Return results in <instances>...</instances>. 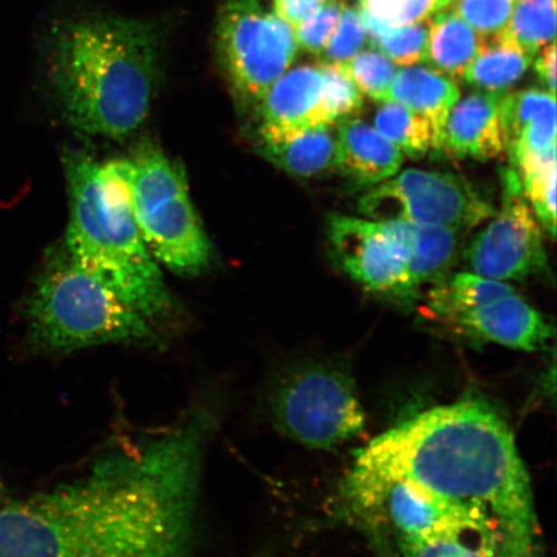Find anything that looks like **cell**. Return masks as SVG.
Instances as JSON below:
<instances>
[{"instance_id": "cell-1", "label": "cell", "mask_w": 557, "mask_h": 557, "mask_svg": "<svg viewBox=\"0 0 557 557\" xmlns=\"http://www.w3.org/2000/svg\"><path fill=\"white\" fill-rule=\"evenodd\" d=\"M221 404L197 396L154 434L102 450L64 483L0 503V557H194Z\"/></svg>"}, {"instance_id": "cell-2", "label": "cell", "mask_w": 557, "mask_h": 557, "mask_svg": "<svg viewBox=\"0 0 557 557\" xmlns=\"http://www.w3.org/2000/svg\"><path fill=\"white\" fill-rule=\"evenodd\" d=\"M346 479H399L517 524L539 528L531 482L505 418L465 398L424 410L375 437Z\"/></svg>"}, {"instance_id": "cell-3", "label": "cell", "mask_w": 557, "mask_h": 557, "mask_svg": "<svg viewBox=\"0 0 557 557\" xmlns=\"http://www.w3.org/2000/svg\"><path fill=\"white\" fill-rule=\"evenodd\" d=\"M158 33L144 21L83 17L53 33L48 75L72 127L127 138L149 115L156 94Z\"/></svg>"}, {"instance_id": "cell-4", "label": "cell", "mask_w": 557, "mask_h": 557, "mask_svg": "<svg viewBox=\"0 0 557 557\" xmlns=\"http://www.w3.org/2000/svg\"><path fill=\"white\" fill-rule=\"evenodd\" d=\"M70 215L64 247L73 262L159 326L173 302L132 213L114 160L64 157Z\"/></svg>"}, {"instance_id": "cell-5", "label": "cell", "mask_w": 557, "mask_h": 557, "mask_svg": "<svg viewBox=\"0 0 557 557\" xmlns=\"http://www.w3.org/2000/svg\"><path fill=\"white\" fill-rule=\"evenodd\" d=\"M26 344L40 355L107 345L158 343L162 326L76 267L65 247L50 250L23 305Z\"/></svg>"}, {"instance_id": "cell-6", "label": "cell", "mask_w": 557, "mask_h": 557, "mask_svg": "<svg viewBox=\"0 0 557 557\" xmlns=\"http://www.w3.org/2000/svg\"><path fill=\"white\" fill-rule=\"evenodd\" d=\"M127 187L132 213L146 247L181 275H197L211 262V244L195 212L185 173L150 141L114 160Z\"/></svg>"}, {"instance_id": "cell-7", "label": "cell", "mask_w": 557, "mask_h": 557, "mask_svg": "<svg viewBox=\"0 0 557 557\" xmlns=\"http://www.w3.org/2000/svg\"><path fill=\"white\" fill-rule=\"evenodd\" d=\"M271 426L313 450H333L366 429L350 369L332 360H304L276 372L264 388Z\"/></svg>"}, {"instance_id": "cell-8", "label": "cell", "mask_w": 557, "mask_h": 557, "mask_svg": "<svg viewBox=\"0 0 557 557\" xmlns=\"http://www.w3.org/2000/svg\"><path fill=\"white\" fill-rule=\"evenodd\" d=\"M218 51L242 101L260 102L297 53L295 30L260 0H226L219 12Z\"/></svg>"}, {"instance_id": "cell-9", "label": "cell", "mask_w": 557, "mask_h": 557, "mask_svg": "<svg viewBox=\"0 0 557 557\" xmlns=\"http://www.w3.org/2000/svg\"><path fill=\"white\" fill-rule=\"evenodd\" d=\"M359 212L374 221L447 227L465 232L496 213L456 174L406 170L372 186L360 198Z\"/></svg>"}, {"instance_id": "cell-10", "label": "cell", "mask_w": 557, "mask_h": 557, "mask_svg": "<svg viewBox=\"0 0 557 557\" xmlns=\"http://www.w3.org/2000/svg\"><path fill=\"white\" fill-rule=\"evenodd\" d=\"M493 218L465 250L472 273L506 283L525 281L545 271L542 227L513 169L503 172V203Z\"/></svg>"}, {"instance_id": "cell-11", "label": "cell", "mask_w": 557, "mask_h": 557, "mask_svg": "<svg viewBox=\"0 0 557 557\" xmlns=\"http://www.w3.org/2000/svg\"><path fill=\"white\" fill-rule=\"evenodd\" d=\"M329 238L341 269L368 290L399 302L417 298L403 249L380 221L332 214Z\"/></svg>"}, {"instance_id": "cell-12", "label": "cell", "mask_w": 557, "mask_h": 557, "mask_svg": "<svg viewBox=\"0 0 557 557\" xmlns=\"http://www.w3.org/2000/svg\"><path fill=\"white\" fill-rule=\"evenodd\" d=\"M259 137L262 143L333 125L324 102L322 65L299 66L285 73L260 101Z\"/></svg>"}, {"instance_id": "cell-13", "label": "cell", "mask_w": 557, "mask_h": 557, "mask_svg": "<svg viewBox=\"0 0 557 557\" xmlns=\"http://www.w3.org/2000/svg\"><path fill=\"white\" fill-rule=\"evenodd\" d=\"M437 322L459 336L529 352L542 350L554 336L546 318L515 294Z\"/></svg>"}, {"instance_id": "cell-14", "label": "cell", "mask_w": 557, "mask_h": 557, "mask_svg": "<svg viewBox=\"0 0 557 557\" xmlns=\"http://www.w3.org/2000/svg\"><path fill=\"white\" fill-rule=\"evenodd\" d=\"M556 99L546 89L505 95L500 127L505 151L517 172L556 158Z\"/></svg>"}, {"instance_id": "cell-15", "label": "cell", "mask_w": 557, "mask_h": 557, "mask_svg": "<svg viewBox=\"0 0 557 557\" xmlns=\"http://www.w3.org/2000/svg\"><path fill=\"white\" fill-rule=\"evenodd\" d=\"M506 92H478L457 102L445 124L442 149L459 159L486 160L504 154L500 103Z\"/></svg>"}, {"instance_id": "cell-16", "label": "cell", "mask_w": 557, "mask_h": 557, "mask_svg": "<svg viewBox=\"0 0 557 557\" xmlns=\"http://www.w3.org/2000/svg\"><path fill=\"white\" fill-rule=\"evenodd\" d=\"M336 170L355 184L374 186L400 171L403 152L374 125L345 117L336 132Z\"/></svg>"}, {"instance_id": "cell-17", "label": "cell", "mask_w": 557, "mask_h": 557, "mask_svg": "<svg viewBox=\"0 0 557 557\" xmlns=\"http://www.w3.org/2000/svg\"><path fill=\"white\" fill-rule=\"evenodd\" d=\"M403 249L408 273L418 289L447 275L457 253L458 230L417 225L404 221H380Z\"/></svg>"}, {"instance_id": "cell-18", "label": "cell", "mask_w": 557, "mask_h": 557, "mask_svg": "<svg viewBox=\"0 0 557 557\" xmlns=\"http://www.w3.org/2000/svg\"><path fill=\"white\" fill-rule=\"evenodd\" d=\"M461 92L449 76L424 67H408L396 74L387 100L406 104L433 128L435 150L442 149L445 124Z\"/></svg>"}, {"instance_id": "cell-19", "label": "cell", "mask_w": 557, "mask_h": 557, "mask_svg": "<svg viewBox=\"0 0 557 557\" xmlns=\"http://www.w3.org/2000/svg\"><path fill=\"white\" fill-rule=\"evenodd\" d=\"M257 145L261 157L290 176L310 178L336 170V134H332L331 127Z\"/></svg>"}, {"instance_id": "cell-20", "label": "cell", "mask_w": 557, "mask_h": 557, "mask_svg": "<svg viewBox=\"0 0 557 557\" xmlns=\"http://www.w3.org/2000/svg\"><path fill=\"white\" fill-rule=\"evenodd\" d=\"M484 44L482 35L473 32L455 12L444 9L434 18H430L426 58L423 62L449 78H463L466 70Z\"/></svg>"}, {"instance_id": "cell-21", "label": "cell", "mask_w": 557, "mask_h": 557, "mask_svg": "<svg viewBox=\"0 0 557 557\" xmlns=\"http://www.w3.org/2000/svg\"><path fill=\"white\" fill-rule=\"evenodd\" d=\"M428 292L430 317L441 320L515 294L510 284L475 273L447 274Z\"/></svg>"}, {"instance_id": "cell-22", "label": "cell", "mask_w": 557, "mask_h": 557, "mask_svg": "<svg viewBox=\"0 0 557 557\" xmlns=\"http://www.w3.org/2000/svg\"><path fill=\"white\" fill-rule=\"evenodd\" d=\"M534 55L504 34L483 45L463 75L470 86L487 92H506L531 66Z\"/></svg>"}, {"instance_id": "cell-23", "label": "cell", "mask_w": 557, "mask_h": 557, "mask_svg": "<svg viewBox=\"0 0 557 557\" xmlns=\"http://www.w3.org/2000/svg\"><path fill=\"white\" fill-rule=\"evenodd\" d=\"M374 127L398 148L403 156L421 159L435 150L433 128L416 111L400 102L388 101L377 111Z\"/></svg>"}, {"instance_id": "cell-24", "label": "cell", "mask_w": 557, "mask_h": 557, "mask_svg": "<svg viewBox=\"0 0 557 557\" xmlns=\"http://www.w3.org/2000/svg\"><path fill=\"white\" fill-rule=\"evenodd\" d=\"M359 15L371 45L379 47L395 64L409 66L426 58L430 18L417 24L389 26L364 10L359 9Z\"/></svg>"}, {"instance_id": "cell-25", "label": "cell", "mask_w": 557, "mask_h": 557, "mask_svg": "<svg viewBox=\"0 0 557 557\" xmlns=\"http://www.w3.org/2000/svg\"><path fill=\"white\" fill-rule=\"evenodd\" d=\"M515 13L503 33L522 50L535 55L541 48L554 44L556 0H518Z\"/></svg>"}, {"instance_id": "cell-26", "label": "cell", "mask_w": 557, "mask_h": 557, "mask_svg": "<svg viewBox=\"0 0 557 557\" xmlns=\"http://www.w3.org/2000/svg\"><path fill=\"white\" fill-rule=\"evenodd\" d=\"M535 219L554 239L556 235V159L518 172Z\"/></svg>"}, {"instance_id": "cell-27", "label": "cell", "mask_w": 557, "mask_h": 557, "mask_svg": "<svg viewBox=\"0 0 557 557\" xmlns=\"http://www.w3.org/2000/svg\"><path fill=\"white\" fill-rule=\"evenodd\" d=\"M344 65L361 94L375 101L386 102L388 90L398 73L395 62L386 54L367 51L355 55Z\"/></svg>"}, {"instance_id": "cell-28", "label": "cell", "mask_w": 557, "mask_h": 557, "mask_svg": "<svg viewBox=\"0 0 557 557\" xmlns=\"http://www.w3.org/2000/svg\"><path fill=\"white\" fill-rule=\"evenodd\" d=\"M518 0H451V11L465 20L483 38L503 34Z\"/></svg>"}, {"instance_id": "cell-29", "label": "cell", "mask_w": 557, "mask_h": 557, "mask_svg": "<svg viewBox=\"0 0 557 557\" xmlns=\"http://www.w3.org/2000/svg\"><path fill=\"white\" fill-rule=\"evenodd\" d=\"M324 102L333 124L357 114L363 108V94L355 86L344 64H322Z\"/></svg>"}, {"instance_id": "cell-30", "label": "cell", "mask_w": 557, "mask_h": 557, "mask_svg": "<svg viewBox=\"0 0 557 557\" xmlns=\"http://www.w3.org/2000/svg\"><path fill=\"white\" fill-rule=\"evenodd\" d=\"M451 0H360L359 9L381 23L404 26L431 18L435 12L447 9Z\"/></svg>"}, {"instance_id": "cell-31", "label": "cell", "mask_w": 557, "mask_h": 557, "mask_svg": "<svg viewBox=\"0 0 557 557\" xmlns=\"http://www.w3.org/2000/svg\"><path fill=\"white\" fill-rule=\"evenodd\" d=\"M336 30L323 51L324 64H347L366 44L367 33L359 10L344 4Z\"/></svg>"}, {"instance_id": "cell-32", "label": "cell", "mask_w": 557, "mask_h": 557, "mask_svg": "<svg viewBox=\"0 0 557 557\" xmlns=\"http://www.w3.org/2000/svg\"><path fill=\"white\" fill-rule=\"evenodd\" d=\"M344 2L330 0L295 30L297 45L312 54H322L338 25Z\"/></svg>"}, {"instance_id": "cell-33", "label": "cell", "mask_w": 557, "mask_h": 557, "mask_svg": "<svg viewBox=\"0 0 557 557\" xmlns=\"http://www.w3.org/2000/svg\"><path fill=\"white\" fill-rule=\"evenodd\" d=\"M325 3L326 0H274V9L276 16L296 30Z\"/></svg>"}, {"instance_id": "cell-34", "label": "cell", "mask_w": 557, "mask_h": 557, "mask_svg": "<svg viewBox=\"0 0 557 557\" xmlns=\"http://www.w3.org/2000/svg\"><path fill=\"white\" fill-rule=\"evenodd\" d=\"M535 72H537L540 82L546 87L549 94H556V46L554 44L546 47L537 60H535Z\"/></svg>"}]
</instances>
